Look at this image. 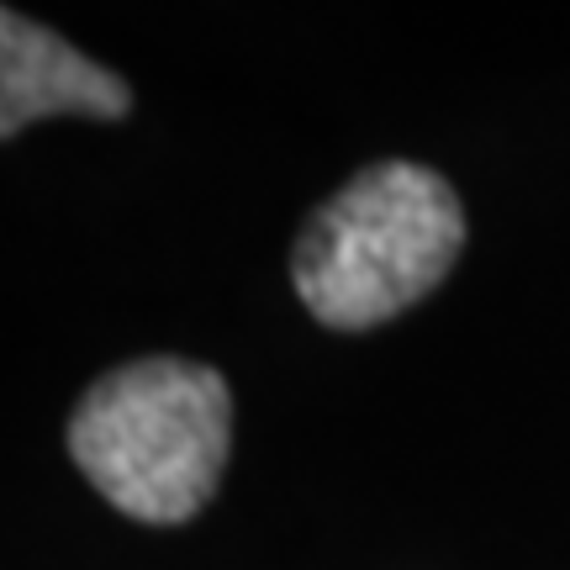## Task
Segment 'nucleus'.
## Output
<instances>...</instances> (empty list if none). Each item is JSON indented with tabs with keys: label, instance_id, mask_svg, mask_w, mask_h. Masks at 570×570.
I'll return each instance as SVG.
<instances>
[{
	"label": "nucleus",
	"instance_id": "3",
	"mask_svg": "<svg viewBox=\"0 0 570 570\" xmlns=\"http://www.w3.org/2000/svg\"><path fill=\"white\" fill-rule=\"evenodd\" d=\"M132 111V90L75 42L0 6V138L48 117L117 122Z\"/></svg>",
	"mask_w": 570,
	"mask_h": 570
},
{
	"label": "nucleus",
	"instance_id": "2",
	"mask_svg": "<svg viewBox=\"0 0 570 570\" xmlns=\"http://www.w3.org/2000/svg\"><path fill=\"white\" fill-rule=\"evenodd\" d=\"M233 444V396L212 365L132 360L101 375L69 417V454L111 508L185 523L217 497Z\"/></svg>",
	"mask_w": 570,
	"mask_h": 570
},
{
	"label": "nucleus",
	"instance_id": "1",
	"mask_svg": "<svg viewBox=\"0 0 570 570\" xmlns=\"http://www.w3.org/2000/svg\"><path fill=\"white\" fill-rule=\"evenodd\" d=\"M465 248V212L428 164L386 159L360 169L306 217L291 281L317 323L365 333L439 291Z\"/></svg>",
	"mask_w": 570,
	"mask_h": 570
}]
</instances>
